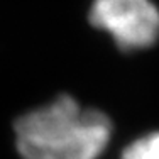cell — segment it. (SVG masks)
<instances>
[{"label":"cell","mask_w":159,"mask_h":159,"mask_svg":"<svg viewBox=\"0 0 159 159\" xmlns=\"http://www.w3.org/2000/svg\"><path fill=\"white\" fill-rule=\"evenodd\" d=\"M112 124L105 113L83 108L61 95L16 122V144L24 159H98Z\"/></svg>","instance_id":"1"},{"label":"cell","mask_w":159,"mask_h":159,"mask_svg":"<svg viewBox=\"0 0 159 159\" xmlns=\"http://www.w3.org/2000/svg\"><path fill=\"white\" fill-rule=\"evenodd\" d=\"M88 19L122 51H141L159 39V7L154 0H92Z\"/></svg>","instance_id":"2"},{"label":"cell","mask_w":159,"mask_h":159,"mask_svg":"<svg viewBox=\"0 0 159 159\" xmlns=\"http://www.w3.org/2000/svg\"><path fill=\"white\" fill-rule=\"evenodd\" d=\"M120 159H159V132L134 141Z\"/></svg>","instance_id":"3"}]
</instances>
